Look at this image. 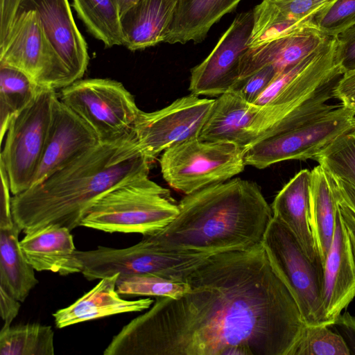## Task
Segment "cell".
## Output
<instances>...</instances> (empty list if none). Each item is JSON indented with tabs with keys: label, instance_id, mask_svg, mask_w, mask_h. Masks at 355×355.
Segmentation results:
<instances>
[{
	"label": "cell",
	"instance_id": "1f68e13d",
	"mask_svg": "<svg viewBox=\"0 0 355 355\" xmlns=\"http://www.w3.org/2000/svg\"><path fill=\"white\" fill-rule=\"evenodd\" d=\"M186 282L173 281L159 276L142 274L119 276L116 291L124 296H154L176 298L187 290Z\"/></svg>",
	"mask_w": 355,
	"mask_h": 355
},
{
	"label": "cell",
	"instance_id": "b9f144b4",
	"mask_svg": "<svg viewBox=\"0 0 355 355\" xmlns=\"http://www.w3.org/2000/svg\"><path fill=\"white\" fill-rule=\"evenodd\" d=\"M334 180L340 198L355 213V187L344 181Z\"/></svg>",
	"mask_w": 355,
	"mask_h": 355
},
{
	"label": "cell",
	"instance_id": "ffe728a7",
	"mask_svg": "<svg viewBox=\"0 0 355 355\" xmlns=\"http://www.w3.org/2000/svg\"><path fill=\"white\" fill-rule=\"evenodd\" d=\"M119 275L116 273L100 279L94 287L72 304L53 313L56 327L62 329L97 318L148 309L155 301L150 297L135 300L121 297L116 291Z\"/></svg>",
	"mask_w": 355,
	"mask_h": 355
},
{
	"label": "cell",
	"instance_id": "836d02e7",
	"mask_svg": "<svg viewBox=\"0 0 355 355\" xmlns=\"http://www.w3.org/2000/svg\"><path fill=\"white\" fill-rule=\"evenodd\" d=\"M314 21L322 34L336 37L355 24V0H337Z\"/></svg>",
	"mask_w": 355,
	"mask_h": 355
},
{
	"label": "cell",
	"instance_id": "f546056e",
	"mask_svg": "<svg viewBox=\"0 0 355 355\" xmlns=\"http://www.w3.org/2000/svg\"><path fill=\"white\" fill-rule=\"evenodd\" d=\"M54 332L51 326L40 323L2 327L1 355H53Z\"/></svg>",
	"mask_w": 355,
	"mask_h": 355
},
{
	"label": "cell",
	"instance_id": "e0dca14e",
	"mask_svg": "<svg viewBox=\"0 0 355 355\" xmlns=\"http://www.w3.org/2000/svg\"><path fill=\"white\" fill-rule=\"evenodd\" d=\"M355 297V262L347 227L339 207L335 232L324 265V320L333 324Z\"/></svg>",
	"mask_w": 355,
	"mask_h": 355
},
{
	"label": "cell",
	"instance_id": "d4e9b609",
	"mask_svg": "<svg viewBox=\"0 0 355 355\" xmlns=\"http://www.w3.org/2000/svg\"><path fill=\"white\" fill-rule=\"evenodd\" d=\"M241 0H178L164 42H202L211 26L232 12Z\"/></svg>",
	"mask_w": 355,
	"mask_h": 355
},
{
	"label": "cell",
	"instance_id": "ba28073f",
	"mask_svg": "<svg viewBox=\"0 0 355 355\" xmlns=\"http://www.w3.org/2000/svg\"><path fill=\"white\" fill-rule=\"evenodd\" d=\"M83 276L88 280L149 274L184 282L187 277L210 256L207 253L181 254L163 251L144 239L125 248L99 245L94 250H76Z\"/></svg>",
	"mask_w": 355,
	"mask_h": 355
},
{
	"label": "cell",
	"instance_id": "60d3db41",
	"mask_svg": "<svg viewBox=\"0 0 355 355\" xmlns=\"http://www.w3.org/2000/svg\"><path fill=\"white\" fill-rule=\"evenodd\" d=\"M339 211L347 230L355 262V213L340 198V196Z\"/></svg>",
	"mask_w": 355,
	"mask_h": 355
},
{
	"label": "cell",
	"instance_id": "484cf974",
	"mask_svg": "<svg viewBox=\"0 0 355 355\" xmlns=\"http://www.w3.org/2000/svg\"><path fill=\"white\" fill-rule=\"evenodd\" d=\"M21 232L15 222L0 225V286L24 302L38 280L20 247Z\"/></svg>",
	"mask_w": 355,
	"mask_h": 355
},
{
	"label": "cell",
	"instance_id": "4316f807",
	"mask_svg": "<svg viewBox=\"0 0 355 355\" xmlns=\"http://www.w3.org/2000/svg\"><path fill=\"white\" fill-rule=\"evenodd\" d=\"M87 31L105 48L123 45L121 15L116 0H73L71 4Z\"/></svg>",
	"mask_w": 355,
	"mask_h": 355
},
{
	"label": "cell",
	"instance_id": "5bb4252c",
	"mask_svg": "<svg viewBox=\"0 0 355 355\" xmlns=\"http://www.w3.org/2000/svg\"><path fill=\"white\" fill-rule=\"evenodd\" d=\"M253 24V10L235 17L209 55L191 69V94L219 96L233 89L239 80L241 59L249 49Z\"/></svg>",
	"mask_w": 355,
	"mask_h": 355
},
{
	"label": "cell",
	"instance_id": "9a60e30c",
	"mask_svg": "<svg viewBox=\"0 0 355 355\" xmlns=\"http://www.w3.org/2000/svg\"><path fill=\"white\" fill-rule=\"evenodd\" d=\"M100 140L91 127L58 98L41 162L32 186L94 148Z\"/></svg>",
	"mask_w": 355,
	"mask_h": 355
},
{
	"label": "cell",
	"instance_id": "d6986e66",
	"mask_svg": "<svg viewBox=\"0 0 355 355\" xmlns=\"http://www.w3.org/2000/svg\"><path fill=\"white\" fill-rule=\"evenodd\" d=\"M68 228L51 224L25 234L20 247L37 271H51L60 275L82 272L76 255L73 237Z\"/></svg>",
	"mask_w": 355,
	"mask_h": 355
},
{
	"label": "cell",
	"instance_id": "7a4b0ae2",
	"mask_svg": "<svg viewBox=\"0 0 355 355\" xmlns=\"http://www.w3.org/2000/svg\"><path fill=\"white\" fill-rule=\"evenodd\" d=\"M153 160L140 149L132 131L100 143L42 182L12 196L15 223L25 234L56 224L72 231L103 194L148 178Z\"/></svg>",
	"mask_w": 355,
	"mask_h": 355
},
{
	"label": "cell",
	"instance_id": "cb8c5ba5",
	"mask_svg": "<svg viewBox=\"0 0 355 355\" xmlns=\"http://www.w3.org/2000/svg\"><path fill=\"white\" fill-rule=\"evenodd\" d=\"M311 171L309 221L318 255L324 265L334 235L339 196L334 178L321 165Z\"/></svg>",
	"mask_w": 355,
	"mask_h": 355
},
{
	"label": "cell",
	"instance_id": "277c9868",
	"mask_svg": "<svg viewBox=\"0 0 355 355\" xmlns=\"http://www.w3.org/2000/svg\"><path fill=\"white\" fill-rule=\"evenodd\" d=\"M343 73L336 37L279 73L253 103L261 107L250 128L252 144Z\"/></svg>",
	"mask_w": 355,
	"mask_h": 355
},
{
	"label": "cell",
	"instance_id": "ac0fdd59",
	"mask_svg": "<svg viewBox=\"0 0 355 355\" xmlns=\"http://www.w3.org/2000/svg\"><path fill=\"white\" fill-rule=\"evenodd\" d=\"M329 37L315 24L255 48L249 47L241 59L237 83L268 65H272L279 73L316 50Z\"/></svg>",
	"mask_w": 355,
	"mask_h": 355
},
{
	"label": "cell",
	"instance_id": "4fadbf2b",
	"mask_svg": "<svg viewBox=\"0 0 355 355\" xmlns=\"http://www.w3.org/2000/svg\"><path fill=\"white\" fill-rule=\"evenodd\" d=\"M216 99L190 94L151 112L140 111L132 131L141 151L153 160L162 152L198 138Z\"/></svg>",
	"mask_w": 355,
	"mask_h": 355
},
{
	"label": "cell",
	"instance_id": "44dd1931",
	"mask_svg": "<svg viewBox=\"0 0 355 355\" xmlns=\"http://www.w3.org/2000/svg\"><path fill=\"white\" fill-rule=\"evenodd\" d=\"M311 171L298 172L278 192L270 207L272 217L286 225L315 263L324 268L309 221Z\"/></svg>",
	"mask_w": 355,
	"mask_h": 355
},
{
	"label": "cell",
	"instance_id": "f1b7e54d",
	"mask_svg": "<svg viewBox=\"0 0 355 355\" xmlns=\"http://www.w3.org/2000/svg\"><path fill=\"white\" fill-rule=\"evenodd\" d=\"M40 87L24 71L12 66L0 64L1 142L13 116L34 98Z\"/></svg>",
	"mask_w": 355,
	"mask_h": 355
},
{
	"label": "cell",
	"instance_id": "7bdbcfd3",
	"mask_svg": "<svg viewBox=\"0 0 355 355\" xmlns=\"http://www.w3.org/2000/svg\"><path fill=\"white\" fill-rule=\"evenodd\" d=\"M119 6L121 16L139 0H116Z\"/></svg>",
	"mask_w": 355,
	"mask_h": 355
},
{
	"label": "cell",
	"instance_id": "83f0119b",
	"mask_svg": "<svg viewBox=\"0 0 355 355\" xmlns=\"http://www.w3.org/2000/svg\"><path fill=\"white\" fill-rule=\"evenodd\" d=\"M337 0H263L253 9L250 37L266 28L288 21L313 19Z\"/></svg>",
	"mask_w": 355,
	"mask_h": 355
},
{
	"label": "cell",
	"instance_id": "8992f818",
	"mask_svg": "<svg viewBox=\"0 0 355 355\" xmlns=\"http://www.w3.org/2000/svg\"><path fill=\"white\" fill-rule=\"evenodd\" d=\"M245 150L233 143L191 139L163 152L161 172L171 187L187 195L241 173Z\"/></svg>",
	"mask_w": 355,
	"mask_h": 355
},
{
	"label": "cell",
	"instance_id": "d590c367",
	"mask_svg": "<svg viewBox=\"0 0 355 355\" xmlns=\"http://www.w3.org/2000/svg\"><path fill=\"white\" fill-rule=\"evenodd\" d=\"M338 54L344 73L355 69V24L336 37Z\"/></svg>",
	"mask_w": 355,
	"mask_h": 355
},
{
	"label": "cell",
	"instance_id": "9c48e42d",
	"mask_svg": "<svg viewBox=\"0 0 355 355\" xmlns=\"http://www.w3.org/2000/svg\"><path fill=\"white\" fill-rule=\"evenodd\" d=\"M261 243L294 296L306 325L327 324L322 305L324 268L313 262L291 230L273 217Z\"/></svg>",
	"mask_w": 355,
	"mask_h": 355
},
{
	"label": "cell",
	"instance_id": "74e56055",
	"mask_svg": "<svg viewBox=\"0 0 355 355\" xmlns=\"http://www.w3.org/2000/svg\"><path fill=\"white\" fill-rule=\"evenodd\" d=\"M345 341L350 354H355V316L349 312L341 313L332 325Z\"/></svg>",
	"mask_w": 355,
	"mask_h": 355
},
{
	"label": "cell",
	"instance_id": "8d00e7d4",
	"mask_svg": "<svg viewBox=\"0 0 355 355\" xmlns=\"http://www.w3.org/2000/svg\"><path fill=\"white\" fill-rule=\"evenodd\" d=\"M334 98L355 111V69L343 73L334 87Z\"/></svg>",
	"mask_w": 355,
	"mask_h": 355
},
{
	"label": "cell",
	"instance_id": "5b68a950",
	"mask_svg": "<svg viewBox=\"0 0 355 355\" xmlns=\"http://www.w3.org/2000/svg\"><path fill=\"white\" fill-rule=\"evenodd\" d=\"M178 205L163 188L149 178L119 185L97 199L80 226L105 232L153 234L168 225Z\"/></svg>",
	"mask_w": 355,
	"mask_h": 355
},
{
	"label": "cell",
	"instance_id": "f35d334b",
	"mask_svg": "<svg viewBox=\"0 0 355 355\" xmlns=\"http://www.w3.org/2000/svg\"><path fill=\"white\" fill-rule=\"evenodd\" d=\"M20 309V301L17 300L3 287L0 286V315L3 321L2 327L10 326Z\"/></svg>",
	"mask_w": 355,
	"mask_h": 355
},
{
	"label": "cell",
	"instance_id": "6da1fadb",
	"mask_svg": "<svg viewBox=\"0 0 355 355\" xmlns=\"http://www.w3.org/2000/svg\"><path fill=\"white\" fill-rule=\"evenodd\" d=\"M187 290L116 334L105 355H293L306 324L262 243L210 256Z\"/></svg>",
	"mask_w": 355,
	"mask_h": 355
},
{
	"label": "cell",
	"instance_id": "7c38bea8",
	"mask_svg": "<svg viewBox=\"0 0 355 355\" xmlns=\"http://www.w3.org/2000/svg\"><path fill=\"white\" fill-rule=\"evenodd\" d=\"M0 64L24 71L40 87L56 89L71 84L69 71L35 10L17 13L0 43Z\"/></svg>",
	"mask_w": 355,
	"mask_h": 355
},
{
	"label": "cell",
	"instance_id": "d6a6232c",
	"mask_svg": "<svg viewBox=\"0 0 355 355\" xmlns=\"http://www.w3.org/2000/svg\"><path fill=\"white\" fill-rule=\"evenodd\" d=\"M349 354L343 337L327 324L306 325L293 352V355Z\"/></svg>",
	"mask_w": 355,
	"mask_h": 355
},
{
	"label": "cell",
	"instance_id": "3957f363",
	"mask_svg": "<svg viewBox=\"0 0 355 355\" xmlns=\"http://www.w3.org/2000/svg\"><path fill=\"white\" fill-rule=\"evenodd\" d=\"M178 205L168 225L142 239L163 251L215 254L261 243L272 218L259 187L239 178L185 195Z\"/></svg>",
	"mask_w": 355,
	"mask_h": 355
},
{
	"label": "cell",
	"instance_id": "4dcf8cb0",
	"mask_svg": "<svg viewBox=\"0 0 355 355\" xmlns=\"http://www.w3.org/2000/svg\"><path fill=\"white\" fill-rule=\"evenodd\" d=\"M314 159L332 177L355 187V129L336 139Z\"/></svg>",
	"mask_w": 355,
	"mask_h": 355
},
{
	"label": "cell",
	"instance_id": "8fae6325",
	"mask_svg": "<svg viewBox=\"0 0 355 355\" xmlns=\"http://www.w3.org/2000/svg\"><path fill=\"white\" fill-rule=\"evenodd\" d=\"M60 100L91 127L100 141L130 131L141 111L123 85L109 78L78 80L62 88Z\"/></svg>",
	"mask_w": 355,
	"mask_h": 355
},
{
	"label": "cell",
	"instance_id": "30bf717a",
	"mask_svg": "<svg viewBox=\"0 0 355 355\" xmlns=\"http://www.w3.org/2000/svg\"><path fill=\"white\" fill-rule=\"evenodd\" d=\"M355 129V111L343 105L302 125L261 138L245 150L246 165L259 169L286 160L315 157Z\"/></svg>",
	"mask_w": 355,
	"mask_h": 355
},
{
	"label": "cell",
	"instance_id": "e575fe53",
	"mask_svg": "<svg viewBox=\"0 0 355 355\" xmlns=\"http://www.w3.org/2000/svg\"><path fill=\"white\" fill-rule=\"evenodd\" d=\"M277 74L272 65L266 66L238 83L231 90L238 92L248 103H254Z\"/></svg>",
	"mask_w": 355,
	"mask_h": 355
},
{
	"label": "cell",
	"instance_id": "52a82bcc",
	"mask_svg": "<svg viewBox=\"0 0 355 355\" xmlns=\"http://www.w3.org/2000/svg\"><path fill=\"white\" fill-rule=\"evenodd\" d=\"M55 89L41 87L34 98L16 113L6 134L1 153L12 196L30 188L42 159L50 128Z\"/></svg>",
	"mask_w": 355,
	"mask_h": 355
},
{
	"label": "cell",
	"instance_id": "603a6c76",
	"mask_svg": "<svg viewBox=\"0 0 355 355\" xmlns=\"http://www.w3.org/2000/svg\"><path fill=\"white\" fill-rule=\"evenodd\" d=\"M178 0H139L121 16L123 46L131 51L164 42Z\"/></svg>",
	"mask_w": 355,
	"mask_h": 355
},
{
	"label": "cell",
	"instance_id": "2e32d148",
	"mask_svg": "<svg viewBox=\"0 0 355 355\" xmlns=\"http://www.w3.org/2000/svg\"><path fill=\"white\" fill-rule=\"evenodd\" d=\"M28 10L37 12L47 37L69 71L71 83L82 79L89 56L69 0H21L17 12Z\"/></svg>",
	"mask_w": 355,
	"mask_h": 355
},
{
	"label": "cell",
	"instance_id": "ab89813d",
	"mask_svg": "<svg viewBox=\"0 0 355 355\" xmlns=\"http://www.w3.org/2000/svg\"><path fill=\"white\" fill-rule=\"evenodd\" d=\"M21 0H1L0 43L2 42L15 20Z\"/></svg>",
	"mask_w": 355,
	"mask_h": 355
},
{
	"label": "cell",
	"instance_id": "7402d4cb",
	"mask_svg": "<svg viewBox=\"0 0 355 355\" xmlns=\"http://www.w3.org/2000/svg\"><path fill=\"white\" fill-rule=\"evenodd\" d=\"M260 107L246 101L236 91L230 90L215 100L198 138L233 143L246 148L252 144L250 128Z\"/></svg>",
	"mask_w": 355,
	"mask_h": 355
}]
</instances>
